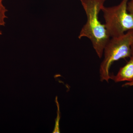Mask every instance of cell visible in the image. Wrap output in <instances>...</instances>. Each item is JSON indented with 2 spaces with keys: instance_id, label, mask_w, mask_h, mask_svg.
<instances>
[{
  "instance_id": "cell-4",
  "label": "cell",
  "mask_w": 133,
  "mask_h": 133,
  "mask_svg": "<svg viewBox=\"0 0 133 133\" xmlns=\"http://www.w3.org/2000/svg\"><path fill=\"white\" fill-rule=\"evenodd\" d=\"M111 79L115 83L133 81V55H131L128 63L120 68L116 76H111Z\"/></svg>"
},
{
  "instance_id": "cell-3",
  "label": "cell",
  "mask_w": 133,
  "mask_h": 133,
  "mask_svg": "<svg viewBox=\"0 0 133 133\" xmlns=\"http://www.w3.org/2000/svg\"><path fill=\"white\" fill-rule=\"evenodd\" d=\"M129 1L122 0L119 5L102 8L105 27L110 38L119 36L133 29V15L127 10Z\"/></svg>"
},
{
  "instance_id": "cell-9",
  "label": "cell",
  "mask_w": 133,
  "mask_h": 133,
  "mask_svg": "<svg viewBox=\"0 0 133 133\" xmlns=\"http://www.w3.org/2000/svg\"><path fill=\"white\" fill-rule=\"evenodd\" d=\"M2 34V33L1 31L0 30V35H1Z\"/></svg>"
},
{
  "instance_id": "cell-8",
  "label": "cell",
  "mask_w": 133,
  "mask_h": 133,
  "mask_svg": "<svg viewBox=\"0 0 133 133\" xmlns=\"http://www.w3.org/2000/svg\"><path fill=\"white\" fill-rule=\"evenodd\" d=\"M131 55H133V43L131 46Z\"/></svg>"
},
{
  "instance_id": "cell-7",
  "label": "cell",
  "mask_w": 133,
  "mask_h": 133,
  "mask_svg": "<svg viewBox=\"0 0 133 133\" xmlns=\"http://www.w3.org/2000/svg\"><path fill=\"white\" fill-rule=\"evenodd\" d=\"M133 86V81L131 82H127L123 84L122 85L123 87H131Z\"/></svg>"
},
{
  "instance_id": "cell-5",
  "label": "cell",
  "mask_w": 133,
  "mask_h": 133,
  "mask_svg": "<svg viewBox=\"0 0 133 133\" xmlns=\"http://www.w3.org/2000/svg\"><path fill=\"white\" fill-rule=\"evenodd\" d=\"M3 1L0 0V26H5V19L7 18L6 13L8 10L3 4Z\"/></svg>"
},
{
  "instance_id": "cell-2",
  "label": "cell",
  "mask_w": 133,
  "mask_h": 133,
  "mask_svg": "<svg viewBox=\"0 0 133 133\" xmlns=\"http://www.w3.org/2000/svg\"><path fill=\"white\" fill-rule=\"evenodd\" d=\"M133 43V29L129 30L119 36L110 38L104 49V58L100 66L101 81L108 82L111 79L109 70L114 62L122 58L131 57V46Z\"/></svg>"
},
{
  "instance_id": "cell-1",
  "label": "cell",
  "mask_w": 133,
  "mask_h": 133,
  "mask_svg": "<svg viewBox=\"0 0 133 133\" xmlns=\"http://www.w3.org/2000/svg\"><path fill=\"white\" fill-rule=\"evenodd\" d=\"M107 0H80L85 12L87 21L81 29L78 38L86 37L100 58L102 57L105 46L110 39L105 24L99 20V14Z\"/></svg>"
},
{
  "instance_id": "cell-6",
  "label": "cell",
  "mask_w": 133,
  "mask_h": 133,
  "mask_svg": "<svg viewBox=\"0 0 133 133\" xmlns=\"http://www.w3.org/2000/svg\"><path fill=\"white\" fill-rule=\"evenodd\" d=\"M127 10L133 15V0H129L127 4Z\"/></svg>"
}]
</instances>
